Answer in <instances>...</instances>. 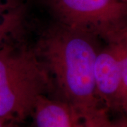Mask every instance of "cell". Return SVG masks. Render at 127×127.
<instances>
[{
	"label": "cell",
	"instance_id": "6da1fadb",
	"mask_svg": "<svg viewBox=\"0 0 127 127\" xmlns=\"http://www.w3.org/2000/svg\"><path fill=\"white\" fill-rule=\"evenodd\" d=\"M93 33L64 23L51 27L40 42L43 66L65 102L81 119L101 108L95 81L98 48Z\"/></svg>",
	"mask_w": 127,
	"mask_h": 127
},
{
	"label": "cell",
	"instance_id": "7a4b0ae2",
	"mask_svg": "<svg viewBox=\"0 0 127 127\" xmlns=\"http://www.w3.org/2000/svg\"><path fill=\"white\" fill-rule=\"evenodd\" d=\"M48 73L36 55L23 49H0V117L19 122L32 116L49 86Z\"/></svg>",
	"mask_w": 127,
	"mask_h": 127
},
{
	"label": "cell",
	"instance_id": "3957f363",
	"mask_svg": "<svg viewBox=\"0 0 127 127\" xmlns=\"http://www.w3.org/2000/svg\"><path fill=\"white\" fill-rule=\"evenodd\" d=\"M59 23L106 39L127 26V0H47Z\"/></svg>",
	"mask_w": 127,
	"mask_h": 127
},
{
	"label": "cell",
	"instance_id": "277c9868",
	"mask_svg": "<svg viewBox=\"0 0 127 127\" xmlns=\"http://www.w3.org/2000/svg\"><path fill=\"white\" fill-rule=\"evenodd\" d=\"M94 73L100 101L112 110L127 113V96L123 87L119 59L112 42H108L106 47L98 51Z\"/></svg>",
	"mask_w": 127,
	"mask_h": 127
},
{
	"label": "cell",
	"instance_id": "5b68a950",
	"mask_svg": "<svg viewBox=\"0 0 127 127\" xmlns=\"http://www.w3.org/2000/svg\"><path fill=\"white\" fill-rule=\"evenodd\" d=\"M32 116L35 127H78L79 118L68 104L45 95L38 100Z\"/></svg>",
	"mask_w": 127,
	"mask_h": 127
},
{
	"label": "cell",
	"instance_id": "8992f818",
	"mask_svg": "<svg viewBox=\"0 0 127 127\" xmlns=\"http://www.w3.org/2000/svg\"><path fill=\"white\" fill-rule=\"evenodd\" d=\"M21 7L18 3L0 7V49L21 21Z\"/></svg>",
	"mask_w": 127,
	"mask_h": 127
},
{
	"label": "cell",
	"instance_id": "52a82bcc",
	"mask_svg": "<svg viewBox=\"0 0 127 127\" xmlns=\"http://www.w3.org/2000/svg\"><path fill=\"white\" fill-rule=\"evenodd\" d=\"M83 127H127L125 123L112 121L107 113V110L102 108L90 117L83 119Z\"/></svg>",
	"mask_w": 127,
	"mask_h": 127
},
{
	"label": "cell",
	"instance_id": "ba28073f",
	"mask_svg": "<svg viewBox=\"0 0 127 127\" xmlns=\"http://www.w3.org/2000/svg\"><path fill=\"white\" fill-rule=\"evenodd\" d=\"M0 127H18L17 122L0 117Z\"/></svg>",
	"mask_w": 127,
	"mask_h": 127
},
{
	"label": "cell",
	"instance_id": "9c48e42d",
	"mask_svg": "<svg viewBox=\"0 0 127 127\" xmlns=\"http://www.w3.org/2000/svg\"><path fill=\"white\" fill-rule=\"evenodd\" d=\"M18 3V0H0V7L6 5Z\"/></svg>",
	"mask_w": 127,
	"mask_h": 127
}]
</instances>
